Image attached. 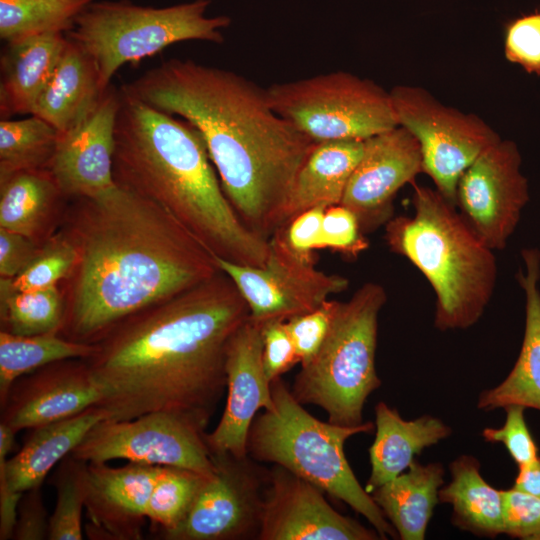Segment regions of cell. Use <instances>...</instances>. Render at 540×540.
Here are the masks:
<instances>
[{
  "instance_id": "1",
  "label": "cell",
  "mask_w": 540,
  "mask_h": 540,
  "mask_svg": "<svg viewBox=\"0 0 540 540\" xmlns=\"http://www.w3.org/2000/svg\"><path fill=\"white\" fill-rule=\"evenodd\" d=\"M250 315L223 271L111 327L83 358L107 419L177 415L203 432L226 389L229 341Z\"/></svg>"
},
{
  "instance_id": "2",
  "label": "cell",
  "mask_w": 540,
  "mask_h": 540,
  "mask_svg": "<svg viewBox=\"0 0 540 540\" xmlns=\"http://www.w3.org/2000/svg\"><path fill=\"white\" fill-rule=\"evenodd\" d=\"M76 199L62 231L77 252L58 333L68 340L94 343L123 319L221 271L180 221L125 186Z\"/></svg>"
},
{
  "instance_id": "3",
  "label": "cell",
  "mask_w": 540,
  "mask_h": 540,
  "mask_svg": "<svg viewBox=\"0 0 540 540\" xmlns=\"http://www.w3.org/2000/svg\"><path fill=\"white\" fill-rule=\"evenodd\" d=\"M121 90L200 132L237 215L268 240L316 143L274 111L266 88L230 70L171 58Z\"/></svg>"
},
{
  "instance_id": "4",
  "label": "cell",
  "mask_w": 540,
  "mask_h": 540,
  "mask_svg": "<svg viewBox=\"0 0 540 540\" xmlns=\"http://www.w3.org/2000/svg\"><path fill=\"white\" fill-rule=\"evenodd\" d=\"M216 172L204 139L192 124L120 89L115 182L167 210L215 256L262 266L268 240L239 218Z\"/></svg>"
},
{
  "instance_id": "5",
  "label": "cell",
  "mask_w": 540,
  "mask_h": 540,
  "mask_svg": "<svg viewBox=\"0 0 540 540\" xmlns=\"http://www.w3.org/2000/svg\"><path fill=\"white\" fill-rule=\"evenodd\" d=\"M413 216L385 224L390 250L408 259L436 295L439 330L466 329L485 311L496 286L497 262L490 249L437 189L414 184Z\"/></svg>"
},
{
  "instance_id": "6",
  "label": "cell",
  "mask_w": 540,
  "mask_h": 540,
  "mask_svg": "<svg viewBox=\"0 0 540 540\" xmlns=\"http://www.w3.org/2000/svg\"><path fill=\"white\" fill-rule=\"evenodd\" d=\"M273 407L254 418L247 455L258 462L280 465L343 501L365 517L381 539L398 536L395 528L351 469L347 439L373 430L372 422L342 426L323 422L307 412L280 378L271 382Z\"/></svg>"
},
{
  "instance_id": "7",
  "label": "cell",
  "mask_w": 540,
  "mask_h": 540,
  "mask_svg": "<svg viewBox=\"0 0 540 540\" xmlns=\"http://www.w3.org/2000/svg\"><path fill=\"white\" fill-rule=\"evenodd\" d=\"M386 299L382 285L368 282L348 301H337L321 348L294 380L295 399L319 406L331 423L362 424L364 404L381 385L375 355L378 316Z\"/></svg>"
},
{
  "instance_id": "8",
  "label": "cell",
  "mask_w": 540,
  "mask_h": 540,
  "mask_svg": "<svg viewBox=\"0 0 540 540\" xmlns=\"http://www.w3.org/2000/svg\"><path fill=\"white\" fill-rule=\"evenodd\" d=\"M211 0H193L166 7L137 5L129 0L93 1L76 19L68 38L94 61L105 91L120 67L183 41L224 42L232 19L208 16Z\"/></svg>"
},
{
  "instance_id": "9",
  "label": "cell",
  "mask_w": 540,
  "mask_h": 540,
  "mask_svg": "<svg viewBox=\"0 0 540 540\" xmlns=\"http://www.w3.org/2000/svg\"><path fill=\"white\" fill-rule=\"evenodd\" d=\"M274 111L314 143L365 140L398 126L390 91L346 71L266 88Z\"/></svg>"
},
{
  "instance_id": "10",
  "label": "cell",
  "mask_w": 540,
  "mask_h": 540,
  "mask_svg": "<svg viewBox=\"0 0 540 540\" xmlns=\"http://www.w3.org/2000/svg\"><path fill=\"white\" fill-rule=\"evenodd\" d=\"M397 124L418 141L423 172L456 205L460 177L501 138L483 119L438 101L424 88L397 85L390 90Z\"/></svg>"
},
{
  "instance_id": "11",
  "label": "cell",
  "mask_w": 540,
  "mask_h": 540,
  "mask_svg": "<svg viewBox=\"0 0 540 540\" xmlns=\"http://www.w3.org/2000/svg\"><path fill=\"white\" fill-rule=\"evenodd\" d=\"M268 243L262 266L237 264L215 256L219 269L231 278L246 301L254 321L262 324L274 319L287 320L313 311L332 294L348 288L346 277L318 270L313 255L293 250L283 227L271 235Z\"/></svg>"
},
{
  "instance_id": "12",
  "label": "cell",
  "mask_w": 540,
  "mask_h": 540,
  "mask_svg": "<svg viewBox=\"0 0 540 540\" xmlns=\"http://www.w3.org/2000/svg\"><path fill=\"white\" fill-rule=\"evenodd\" d=\"M205 432L167 412L95 424L71 456L87 463L115 459L153 466L184 468L210 476L215 470Z\"/></svg>"
},
{
  "instance_id": "13",
  "label": "cell",
  "mask_w": 540,
  "mask_h": 540,
  "mask_svg": "<svg viewBox=\"0 0 540 540\" xmlns=\"http://www.w3.org/2000/svg\"><path fill=\"white\" fill-rule=\"evenodd\" d=\"M215 470L198 491L186 517L165 540L257 539L267 474L249 456L211 453Z\"/></svg>"
},
{
  "instance_id": "14",
  "label": "cell",
  "mask_w": 540,
  "mask_h": 540,
  "mask_svg": "<svg viewBox=\"0 0 540 540\" xmlns=\"http://www.w3.org/2000/svg\"><path fill=\"white\" fill-rule=\"evenodd\" d=\"M520 167L517 145L500 139L474 160L457 185L460 214L493 251L506 247L529 201Z\"/></svg>"
},
{
  "instance_id": "15",
  "label": "cell",
  "mask_w": 540,
  "mask_h": 540,
  "mask_svg": "<svg viewBox=\"0 0 540 540\" xmlns=\"http://www.w3.org/2000/svg\"><path fill=\"white\" fill-rule=\"evenodd\" d=\"M323 491L280 465L267 473L259 540H376L375 529L337 512Z\"/></svg>"
},
{
  "instance_id": "16",
  "label": "cell",
  "mask_w": 540,
  "mask_h": 540,
  "mask_svg": "<svg viewBox=\"0 0 540 540\" xmlns=\"http://www.w3.org/2000/svg\"><path fill=\"white\" fill-rule=\"evenodd\" d=\"M423 172L418 141L396 126L363 141V153L346 187L341 205L356 216L361 231L370 233L393 215V199Z\"/></svg>"
},
{
  "instance_id": "17",
  "label": "cell",
  "mask_w": 540,
  "mask_h": 540,
  "mask_svg": "<svg viewBox=\"0 0 540 540\" xmlns=\"http://www.w3.org/2000/svg\"><path fill=\"white\" fill-rule=\"evenodd\" d=\"M262 353V324L249 315L227 347L224 411L215 429L204 434L211 453L230 454L236 458L248 456V434L257 412L273 407L271 382L264 372Z\"/></svg>"
},
{
  "instance_id": "18",
  "label": "cell",
  "mask_w": 540,
  "mask_h": 540,
  "mask_svg": "<svg viewBox=\"0 0 540 540\" xmlns=\"http://www.w3.org/2000/svg\"><path fill=\"white\" fill-rule=\"evenodd\" d=\"M102 398L85 360L65 359L18 378L0 405V423L17 433L75 416Z\"/></svg>"
},
{
  "instance_id": "19",
  "label": "cell",
  "mask_w": 540,
  "mask_h": 540,
  "mask_svg": "<svg viewBox=\"0 0 540 540\" xmlns=\"http://www.w3.org/2000/svg\"><path fill=\"white\" fill-rule=\"evenodd\" d=\"M163 466L128 462L112 467L87 463L84 474V531L94 540H140L147 506Z\"/></svg>"
},
{
  "instance_id": "20",
  "label": "cell",
  "mask_w": 540,
  "mask_h": 540,
  "mask_svg": "<svg viewBox=\"0 0 540 540\" xmlns=\"http://www.w3.org/2000/svg\"><path fill=\"white\" fill-rule=\"evenodd\" d=\"M119 106L120 90L109 86L84 120L60 133L49 170L64 197H93L114 186Z\"/></svg>"
},
{
  "instance_id": "21",
  "label": "cell",
  "mask_w": 540,
  "mask_h": 540,
  "mask_svg": "<svg viewBox=\"0 0 540 540\" xmlns=\"http://www.w3.org/2000/svg\"><path fill=\"white\" fill-rule=\"evenodd\" d=\"M108 413L98 406L46 425L30 429L21 449L12 457L16 433L0 423V467L12 490L24 493L41 487L52 469L80 444L88 431Z\"/></svg>"
},
{
  "instance_id": "22",
  "label": "cell",
  "mask_w": 540,
  "mask_h": 540,
  "mask_svg": "<svg viewBox=\"0 0 540 540\" xmlns=\"http://www.w3.org/2000/svg\"><path fill=\"white\" fill-rule=\"evenodd\" d=\"M521 257L524 269H519L517 280L525 295L522 346L507 377L479 395L477 407L484 411L511 405L540 411V250L525 248Z\"/></svg>"
},
{
  "instance_id": "23",
  "label": "cell",
  "mask_w": 540,
  "mask_h": 540,
  "mask_svg": "<svg viewBox=\"0 0 540 540\" xmlns=\"http://www.w3.org/2000/svg\"><path fill=\"white\" fill-rule=\"evenodd\" d=\"M64 33H44L6 43L0 58V116L32 115L67 46Z\"/></svg>"
},
{
  "instance_id": "24",
  "label": "cell",
  "mask_w": 540,
  "mask_h": 540,
  "mask_svg": "<svg viewBox=\"0 0 540 540\" xmlns=\"http://www.w3.org/2000/svg\"><path fill=\"white\" fill-rule=\"evenodd\" d=\"M375 428V439L369 448L371 473L364 487L369 494L408 469L425 448L451 434L439 418L423 415L406 421L384 402L375 407Z\"/></svg>"
},
{
  "instance_id": "25",
  "label": "cell",
  "mask_w": 540,
  "mask_h": 540,
  "mask_svg": "<svg viewBox=\"0 0 540 540\" xmlns=\"http://www.w3.org/2000/svg\"><path fill=\"white\" fill-rule=\"evenodd\" d=\"M363 141L350 139L315 144L293 183L280 227L305 210L341 204L362 156Z\"/></svg>"
},
{
  "instance_id": "26",
  "label": "cell",
  "mask_w": 540,
  "mask_h": 540,
  "mask_svg": "<svg viewBox=\"0 0 540 540\" xmlns=\"http://www.w3.org/2000/svg\"><path fill=\"white\" fill-rule=\"evenodd\" d=\"M68 39L32 113L53 125L60 133L69 131L84 120L105 92L100 87L92 58L80 45Z\"/></svg>"
},
{
  "instance_id": "27",
  "label": "cell",
  "mask_w": 540,
  "mask_h": 540,
  "mask_svg": "<svg viewBox=\"0 0 540 540\" xmlns=\"http://www.w3.org/2000/svg\"><path fill=\"white\" fill-rule=\"evenodd\" d=\"M440 463L414 460L407 472L381 485L370 495L402 540H422L444 480Z\"/></svg>"
},
{
  "instance_id": "28",
  "label": "cell",
  "mask_w": 540,
  "mask_h": 540,
  "mask_svg": "<svg viewBox=\"0 0 540 540\" xmlns=\"http://www.w3.org/2000/svg\"><path fill=\"white\" fill-rule=\"evenodd\" d=\"M451 481L438 492L440 503L452 506V522L477 536L504 534L502 490L488 484L480 473L479 461L462 455L450 465Z\"/></svg>"
},
{
  "instance_id": "29",
  "label": "cell",
  "mask_w": 540,
  "mask_h": 540,
  "mask_svg": "<svg viewBox=\"0 0 540 540\" xmlns=\"http://www.w3.org/2000/svg\"><path fill=\"white\" fill-rule=\"evenodd\" d=\"M60 191L49 169L25 170L0 179V228L36 241Z\"/></svg>"
},
{
  "instance_id": "30",
  "label": "cell",
  "mask_w": 540,
  "mask_h": 540,
  "mask_svg": "<svg viewBox=\"0 0 540 540\" xmlns=\"http://www.w3.org/2000/svg\"><path fill=\"white\" fill-rule=\"evenodd\" d=\"M96 350L94 343L68 340L59 334L33 336L0 332V405L13 383L21 376L45 365L70 359L87 358Z\"/></svg>"
},
{
  "instance_id": "31",
  "label": "cell",
  "mask_w": 540,
  "mask_h": 540,
  "mask_svg": "<svg viewBox=\"0 0 540 540\" xmlns=\"http://www.w3.org/2000/svg\"><path fill=\"white\" fill-rule=\"evenodd\" d=\"M60 132L42 118L29 115L0 121V179L25 170L49 169Z\"/></svg>"
},
{
  "instance_id": "32",
  "label": "cell",
  "mask_w": 540,
  "mask_h": 540,
  "mask_svg": "<svg viewBox=\"0 0 540 540\" xmlns=\"http://www.w3.org/2000/svg\"><path fill=\"white\" fill-rule=\"evenodd\" d=\"M94 0H0V38L6 43L44 33L67 34Z\"/></svg>"
},
{
  "instance_id": "33",
  "label": "cell",
  "mask_w": 540,
  "mask_h": 540,
  "mask_svg": "<svg viewBox=\"0 0 540 540\" xmlns=\"http://www.w3.org/2000/svg\"><path fill=\"white\" fill-rule=\"evenodd\" d=\"M64 315L65 299L57 286L13 291L0 284L1 331L22 336L58 334Z\"/></svg>"
},
{
  "instance_id": "34",
  "label": "cell",
  "mask_w": 540,
  "mask_h": 540,
  "mask_svg": "<svg viewBox=\"0 0 540 540\" xmlns=\"http://www.w3.org/2000/svg\"><path fill=\"white\" fill-rule=\"evenodd\" d=\"M207 477L184 468L162 467L147 506V520L155 536L173 530L184 520Z\"/></svg>"
},
{
  "instance_id": "35",
  "label": "cell",
  "mask_w": 540,
  "mask_h": 540,
  "mask_svg": "<svg viewBox=\"0 0 540 540\" xmlns=\"http://www.w3.org/2000/svg\"><path fill=\"white\" fill-rule=\"evenodd\" d=\"M86 462L66 456L52 476L56 505L50 516L48 540H82L85 532L82 512L85 509L84 474Z\"/></svg>"
},
{
  "instance_id": "36",
  "label": "cell",
  "mask_w": 540,
  "mask_h": 540,
  "mask_svg": "<svg viewBox=\"0 0 540 540\" xmlns=\"http://www.w3.org/2000/svg\"><path fill=\"white\" fill-rule=\"evenodd\" d=\"M76 261L74 245L61 232L40 247L37 255L22 272L13 278H1L0 284L13 291L51 288L71 274Z\"/></svg>"
},
{
  "instance_id": "37",
  "label": "cell",
  "mask_w": 540,
  "mask_h": 540,
  "mask_svg": "<svg viewBox=\"0 0 540 540\" xmlns=\"http://www.w3.org/2000/svg\"><path fill=\"white\" fill-rule=\"evenodd\" d=\"M504 53L509 62L540 77V9L505 23Z\"/></svg>"
},
{
  "instance_id": "38",
  "label": "cell",
  "mask_w": 540,
  "mask_h": 540,
  "mask_svg": "<svg viewBox=\"0 0 540 540\" xmlns=\"http://www.w3.org/2000/svg\"><path fill=\"white\" fill-rule=\"evenodd\" d=\"M336 304L337 301L328 300L313 311L285 320L301 366L308 364L321 348L329 331Z\"/></svg>"
},
{
  "instance_id": "39",
  "label": "cell",
  "mask_w": 540,
  "mask_h": 540,
  "mask_svg": "<svg viewBox=\"0 0 540 540\" xmlns=\"http://www.w3.org/2000/svg\"><path fill=\"white\" fill-rule=\"evenodd\" d=\"M354 213L339 204L325 209L320 248H329L348 258L357 257L369 247Z\"/></svg>"
},
{
  "instance_id": "40",
  "label": "cell",
  "mask_w": 540,
  "mask_h": 540,
  "mask_svg": "<svg viewBox=\"0 0 540 540\" xmlns=\"http://www.w3.org/2000/svg\"><path fill=\"white\" fill-rule=\"evenodd\" d=\"M504 409V425L501 428H485L483 438L488 442L502 443L518 467L535 461L539 458L538 446L525 421V408L511 405Z\"/></svg>"
},
{
  "instance_id": "41",
  "label": "cell",
  "mask_w": 540,
  "mask_h": 540,
  "mask_svg": "<svg viewBox=\"0 0 540 540\" xmlns=\"http://www.w3.org/2000/svg\"><path fill=\"white\" fill-rule=\"evenodd\" d=\"M504 534L513 538L540 540V497L513 489L502 490Z\"/></svg>"
},
{
  "instance_id": "42",
  "label": "cell",
  "mask_w": 540,
  "mask_h": 540,
  "mask_svg": "<svg viewBox=\"0 0 540 540\" xmlns=\"http://www.w3.org/2000/svg\"><path fill=\"white\" fill-rule=\"evenodd\" d=\"M262 337L264 372L272 382L299 363V358L285 320L274 319L262 323Z\"/></svg>"
},
{
  "instance_id": "43",
  "label": "cell",
  "mask_w": 540,
  "mask_h": 540,
  "mask_svg": "<svg viewBox=\"0 0 540 540\" xmlns=\"http://www.w3.org/2000/svg\"><path fill=\"white\" fill-rule=\"evenodd\" d=\"M49 524L50 517L44 504L41 487L25 491L19 501L12 539H48Z\"/></svg>"
},
{
  "instance_id": "44",
  "label": "cell",
  "mask_w": 540,
  "mask_h": 540,
  "mask_svg": "<svg viewBox=\"0 0 540 540\" xmlns=\"http://www.w3.org/2000/svg\"><path fill=\"white\" fill-rule=\"evenodd\" d=\"M324 207L305 210L282 226L290 247L299 254L311 256L320 249Z\"/></svg>"
},
{
  "instance_id": "45",
  "label": "cell",
  "mask_w": 540,
  "mask_h": 540,
  "mask_svg": "<svg viewBox=\"0 0 540 540\" xmlns=\"http://www.w3.org/2000/svg\"><path fill=\"white\" fill-rule=\"evenodd\" d=\"M36 241L20 233L0 228V276L13 278L37 255Z\"/></svg>"
},
{
  "instance_id": "46",
  "label": "cell",
  "mask_w": 540,
  "mask_h": 540,
  "mask_svg": "<svg viewBox=\"0 0 540 540\" xmlns=\"http://www.w3.org/2000/svg\"><path fill=\"white\" fill-rule=\"evenodd\" d=\"M512 488L528 495L540 497V457L518 467Z\"/></svg>"
}]
</instances>
